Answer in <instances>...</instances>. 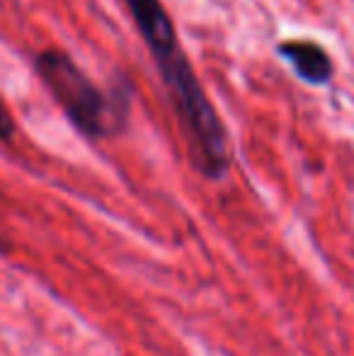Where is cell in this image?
Segmentation results:
<instances>
[{"label": "cell", "mask_w": 354, "mask_h": 356, "mask_svg": "<svg viewBox=\"0 0 354 356\" xmlns=\"http://www.w3.org/2000/svg\"><path fill=\"white\" fill-rule=\"evenodd\" d=\"M122 3L156 61L194 168L209 179L223 177L231 163L226 127L204 92L184 51L179 49L175 24L166 5L161 0H122Z\"/></svg>", "instance_id": "cell-1"}, {"label": "cell", "mask_w": 354, "mask_h": 356, "mask_svg": "<svg viewBox=\"0 0 354 356\" xmlns=\"http://www.w3.org/2000/svg\"><path fill=\"white\" fill-rule=\"evenodd\" d=\"M34 71L42 78L44 88L61 107L66 119L78 134L90 141L109 138L122 134L129 119V83L104 92L95 80L61 49H47L34 58Z\"/></svg>", "instance_id": "cell-2"}, {"label": "cell", "mask_w": 354, "mask_h": 356, "mask_svg": "<svg viewBox=\"0 0 354 356\" xmlns=\"http://www.w3.org/2000/svg\"><path fill=\"white\" fill-rule=\"evenodd\" d=\"M277 54L293 68V73L311 85H325L335 73L332 58L313 39H287L277 47Z\"/></svg>", "instance_id": "cell-3"}, {"label": "cell", "mask_w": 354, "mask_h": 356, "mask_svg": "<svg viewBox=\"0 0 354 356\" xmlns=\"http://www.w3.org/2000/svg\"><path fill=\"white\" fill-rule=\"evenodd\" d=\"M15 136V119L13 114H10L8 104L3 102V97H0V141H10V138Z\"/></svg>", "instance_id": "cell-4"}]
</instances>
